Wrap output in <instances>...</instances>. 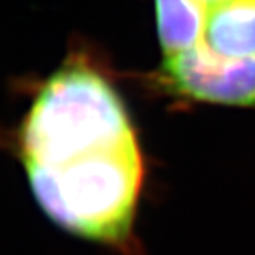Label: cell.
I'll list each match as a JSON object with an SVG mask.
<instances>
[{
	"instance_id": "5",
	"label": "cell",
	"mask_w": 255,
	"mask_h": 255,
	"mask_svg": "<svg viewBox=\"0 0 255 255\" xmlns=\"http://www.w3.org/2000/svg\"><path fill=\"white\" fill-rule=\"evenodd\" d=\"M206 12L200 0H155L158 39L165 57L202 43Z\"/></svg>"
},
{
	"instance_id": "4",
	"label": "cell",
	"mask_w": 255,
	"mask_h": 255,
	"mask_svg": "<svg viewBox=\"0 0 255 255\" xmlns=\"http://www.w3.org/2000/svg\"><path fill=\"white\" fill-rule=\"evenodd\" d=\"M202 43L222 57H254L255 0H225L211 6Z\"/></svg>"
},
{
	"instance_id": "6",
	"label": "cell",
	"mask_w": 255,
	"mask_h": 255,
	"mask_svg": "<svg viewBox=\"0 0 255 255\" xmlns=\"http://www.w3.org/2000/svg\"><path fill=\"white\" fill-rule=\"evenodd\" d=\"M205 6H206V9H209L211 6H214V5H217V3H222V2H225V0H200Z\"/></svg>"
},
{
	"instance_id": "3",
	"label": "cell",
	"mask_w": 255,
	"mask_h": 255,
	"mask_svg": "<svg viewBox=\"0 0 255 255\" xmlns=\"http://www.w3.org/2000/svg\"><path fill=\"white\" fill-rule=\"evenodd\" d=\"M161 80L172 93L200 102L255 106V56L222 57L203 43L166 56Z\"/></svg>"
},
{
	"instance_id": "2",
	"label": "cell",
	"mask_w": 255,
	"mask_h": 255,
	"mask_svg": "<svg viewBox=\"0 0 255 255\" xmlns=\"http://www.w3.org/2000/svg\"><path fill=\"white\" fill-rule=\"evenodd\" d=\"M137 140L123 100L83 63L57 71L39 91L19 132L23 163H63Z\"/></svg>"
},
{
	"instance_id": "1",
	"label": "cell",
	"mask_w": 255,
	"mask_h": 255,
	"mask_svg": "<svg viewBox=\"0 0 255 255\" xmlns=\"http://www.w3.org/2000/svg\"><path fill=\"white\" fill-rule=\"evenodd\" d=\"M39 206L60 228L83 239L129 242L143 183L137 140L63 163H23Z\"/></svg>"
}]
</instances>
